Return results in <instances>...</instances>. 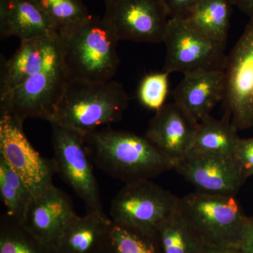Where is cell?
<instances>
[{"label":"cell","mask_w":253,"mask_h":253,"mask_svg":"<svg viewBox=\"0 0 253 253\" xmlns=\"http://www.w3.org/2000/svg\"><path fill=\"white\" fill-rule=\"evenodd\" d=\"M91 161L99 169L126 184L151 180L174 169V164L146 137L111 128L84 134Z\"/></svg>","instance_id":"1"},{"label":"cell","mask_w":253,"mask_h":253,"mask_svg":"<svg viewBox=\"0 0 253 253\" xmlns=\"http://www.w3.org/2000/svg\"><path fill=\"white\" fill-rule=\"evenodd\" d=\"M59 35L61 63L68 80L112 81L121 63L119 40L103 16L91 14Z\"/></svg>","instance_id":"2"},{"label":"cell","mask_w":253,"mask_h":253,"mask_svg":"<svg viewBox=\"0 0 253 253\" xmlns=\"http://www.w3.org/2000/svg\"><path fill=\"white\" fill-rule=\"evenodd\" d=\"M128 103L129 96L117 81L68 80L51 122L85 134L121 121Z\"/></svg>","instance_id":"3"},{"label":"cell","mask_w":253,"mask_h":253,"mask_svg":"<svg viewBox=\"0 0 253 253\" xmlns=\"http://www.w3.org/2000/svg\"><path fill=\"white\" fill-rule=\"evenodd\" d=\"M178 208L204 246L239 248L247 216L235 196L196 191L180 198Z\"/></svg>","instance_id":"4"},{"label":"cell","mask_w":253,"mask_h":253,"mask_svg":"<svg viewBox=\"0 0 253 253\" xmlns=\"http://www.w3.org/2000/svg\"><path fill=\"white\" fill-rule=\"evenodd\" d=\"M179 199L151 180L126 184L113 200L111 219L153 237L161 223L175 212Z\"/></svg>","instance_id":"5"},{"label":"cell","mask_w":253,"mask_h":253,"mask_svg":"<svg viewBox=\"0 0 253 253\" xmlns=\"http://www.w3.org/2000/svg\"><path fill=\"white\" fill-rule=\"evenodd\" d=\"M51 141L56 170L85 204L86 212L104 213L92 161L86 151L84 133L51 122Z\"/></svg>","instance_id":"6"},{"label":"cell","mask_w":253,"mask_h":253,"mask_svg":"<svg viewBox=\"0 0 253 253\" xmlns=\"http://www.w3.org/2000/svg\"><path fill=\"white\" fill-rule=\"evenodd\" d=\"M163 42L166 46L165 72L185 75L225 68V44L205 36L186 18H170Z\"/></svg>","instance_id":"7"},{"label":"cell","mask_w":253,"mask_h":253,"mask_svg":"<svg viewBox=\"0 0 253 253\" xmlns=\"http://www.w3.org/2000/svg\"><path fill=\"white\" fill-rule=\"evenodd\" d=\"M222 102L236 130L253 127V19L226 58Z\"/></svg>","instance_id":"8"},{"label":"cell","mask_w":253,"mask_h":253,"mask_svg":"<svg viewBox=\"0 0 253 253\" xmlns=\"http://www.w3.org/2000/svg\"><path fill=\"white\" fill-rule=\"evenodd\" d=\"M67 81L62 63L37 73L0 94V113L10 115L21 126L28 118L51 123Z\"/></svg>","instance_id":"9"},{"label":"cell","mask_w":253,"mask_h":253,"mask_svg":"<svg viewBox=\"0 0 253 253\" xmlns=\"http://www.w3.org/2000/svg\"><path fill=\"white\" fill-rule=\"evenodd\" d=\"M103 18L119 41L158 44L170 16L164 0H106Z\"/></svg>","instance_id":"10"},{"label":"cell","mask_w":253,"mask_h":253,"mask_svg":"<svg viewBox=\"0 0 253 253\" xmlns=\"http://www.w3.org/2000/svg\"><path fill=\"white\" fill-rule=\"evenodd\" d=\"M0 156L26 183L33 198L53 184L54 160L42 156L25 134L23 126L10 115L0 113Z\"/></svg>","instance_id":"11"},{"label":"cell","mask_w":253,"mask_h":253,"mask_svg":"<svg viewBox=\"0 0 253 253\" xmlns=\"http://www.w3.org/2000/svg\"><path fill=\"white\" fill-rule=\"evenodd\" d=\"M174 169L205 194L236 196L246 180L233 156L190 151Z\"/></svg>","instance_id":"12"},{"label":"cell","mask_w":253,"mask_h":253,"mask_svg":"<svg viewBox=\"0 0 253 253\" xmlns=\"http://www.w3.org/2000/svg\"><path fill=\"white\" fill-rule=\"evenodd\" d=\"M199 124L173 101L156 111L145 136L174 166L192 149Z\"/></svg>","instance_id":"13"},{"label":"cell","mask_w":253,"mask_h":253,"mask_svg":"<svg viewBox=\"0 0 253 253\" xmlns=\"http://www.w3.org/2000/svg\"><path fill=\"white\" fill-rule=\"evenodd\" d=\"M61 63L59 33L21 41L14 55L1 62L0 94Z\"/></svg>","instance_id":"14"},{"label":"cell","mask_w":253,"mask_h":253,"mask_svg":"<svg viewBox=\"0 0 253 253\" xmlns=\"http://www.w3.org/2000/svg\"><path fill=\"white\" fill-rule=\"evenodd\" d=\"M76 216L69 196L53 184L33 198L21 224L55 250L66 228Z\"/></svg>","instance_id":"15"},{"label":"cell","mask_w":253,"mask_h":253,"mask_svg":"<svg viewBox=\"0 0 253 253\" xmlns=\"http://www.w3.org/2000/svg\"><path fill=\"white\" fill-rule=\"evenodd\" d=\"M224 93V69L200 70L184 75L173 91L174 102L198 122L211 116Z\"/></svg>","instance_id":"16"},{"label":"cell","mask_w":253,"mask_h":253,"mask_svg":"<svg viewBox=\"0 0 253 253\" xmlns=\"http://www.w3.org/2000/svg\"><path fill=\"white\" fill-rule=\"evenodd\" d=\"M58 33L34 0H0V38L20 41Z\"/></svg>","instance_id":"17"},{"label":"cell","mask_w":253,"mask_h":253,"mask_svg":"<svg viewBox=\"0 0 253 253\" xmlns=\"http://www.w3.org/2000/svg\"><path fill=\"white\" fill-rule=\"evenodd\" d=\"M112 224L105 213L77 215L66 228L55 251L56 253H102Z\"/></svg>","instance_id":"18"},{"label":"cell","mask_w":253,"mask_h":253,"mask_svg":"<svg viewBox=\"0 0 253 253\" xmlns=\"http://www.w3.org/2000/svg\"><path fill=\"white\" fill-rule=\"evenodd\" d=\"M153 239L159 253H201L205 246L178 208L158 226Z\"/></svg>","instance_id":"19"},{"label":"cell","mask_w":253,"mask_h":253,"mask_svg":"<svg viewBox=\"0 0 253 253\" xmlns=\"http://www.w3.org/2000/svg\"><path fill=\"white\" fill-rule=\"evenodd\" d=\"M233 6L231 0H203L184 18L205 36L226 45Z\"/></svg>","instance_id":"20"},{"label":"cell","mask_w":253,"mask_h":253,"mask_svg":"<svg viewBox=\"0 0 253 253\" xmlns=\"http://www.w3.org/2000/svg\"><path fill=\"white\" fill-rule=\"evenodd\" d=\"M239 139L237 130L229 120L208 116L199 122L191 151L232 156Z\"/></svg>","instance_id":"21"},{"label":"cell","mask_w":253,"mask_h":253,"mask_svg":"<svg viewBox=\"0 0 253 253\" xmlns=\"http://www.w3.org/2000/svg\"><path fill=\"white\" fill-rule=\"evenodd\" d=\"M0 195L10 217L22 222L33 196L26 183L0 156Z\"/></svg>","instance_id":"22"},{"label":"cell","mask_w":253,"mask_h":253,"mask_svg":"<svg viewBox=\"0 0 253 253\" xmlns=\"http://www.w3.org/2000/svg\"><path fill=\"white\" fill-rule=\"evenodd\" d=\"M0 253H56L6 212L0 217Z\"/></svg>","instance_id":"23"},{"label":"cell","mask_w":253,"mask_h":253,"mask_svg":"<svg viewBox=\"0 0 253 253\" xmlns=\"http://www.w3.org/2000/svg\"><path fill=\"white\" fill-rule=\"evenodd\" d=\"M58 33L73 27L91 14L83 0H34Z\"/></svg>","instance_id":"24"},{"label":"cell","mask_w":253,"mask_h":253,"mask_svg":"<svg viewBox=\"0 0 253 253\" xmlns=\"http://www.w3.org/2000/svg\"><path fill=\"white\" fill-rule=\"evenodd\" d=\"M102 253H159L151 236L113 222Z\"/></svg>","instance_id":"25"},{"label":"cell","mask_w":253,"mask_h":253,"mask_svg":"<svg viewBox=\"0 0 253 253\" xmlns=\"http://www.w3.org/2000/svg\"><path fill=\"white\" fill-rule=\"evenodd\" d=\"M169 75L163 71L143 78L138 87L137 97L144 107L158 111L166 104L169 94Z\"/></svg>","instance_id":"26"},{"label":"cell","mask_w":253,"mask_h":253,"mask_svg":"<svg viewBox=\"0 0 253 253\" xmlns=\"http://www.w3.org/2000/svg\"><path fill=\"white\" fill-rule=\"evenodd\" d=\"M232 156L246 179L253 176V137L239 138Z\"/></svg>","instance_id":"27"},{"label":"cell","mask_w":253,"mask_h":253,"mask_svg":"<svg viewBox=\"0 0 253 253\" xmlns=\"http://www.w3.org/2000/svg\"><path fill=\"white\" fill-rule=\"evenodd\" d=\"M203 0H164L170 18H184Z\"/></svg>","instance_id":"28"},{"label":"cell","mask_w":253,"mask_h":253,"mask_svg":"<svg viewBox=\"0 0 253 253\" xmlns=\"http://www.w3.org/2000/svg\"><path fill=\"white\" fill-rule=\"evenodd\" d=\"M241 253H253V217H246L239 246Z\"/></svg>","instance_id":"29"},{"label":"cell","mask_w":253,"mask_h":253,"mask_svg":"<svg viewBox=\"0 0 253 253\" xmlns=\"http://www.w3.org/2000/svg\"><path fill=\"white\" fill-rule=\"evenodd\" d=\"M234 6H236L250 19H253V0H231Z\"/></svg>","instance_id":"30"},{"label":"cell","mask_w":253,"mask_h":253,"mask_svg":"<svg viewBox=\"0 0 253 253\" xmlns=\"http://www.w3.org/2000/svg\"><path fill=\"white\" fill-rule=\"evenodd\" d=\"M201 253H241V252L239 248L205 246Z\"/></svg>","instance_id":"31"}]
</instances>
